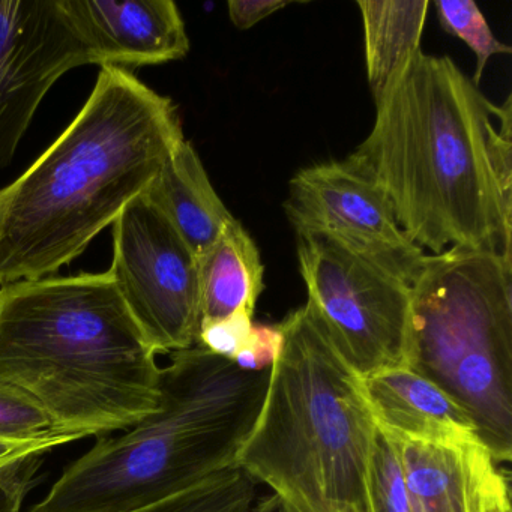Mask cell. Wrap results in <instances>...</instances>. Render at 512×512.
Returning <instances> with one entry per match:
<instances>
[{
	"label": "cell",
	"instance_id": "cell-16",
	"mask_svg": "<svg viewBox=\"0 0 512 512\" xmlns=\"http://www.w3.org/2000/svg\"><path fill=\"white\" fill-rule=\"evenodd\" d=\"M364 20L367 76L374 103L421 50L428 0H358Z\"/></svg>",
	"mask_w": 512,
	"mask_h": 512
},
{
	"label": "cell",
	"instance_id": "cell-17",
	"mask_svg": "<svg viewBox=\"0 0 512 512\" xmlns=\"http://www.w3.org/2000/svg\"><path fill=\"white\" fill-rule=\"evenodd\" d=\"M254 481L230 467L175 496L124 512H251Z\"/></svg>",
	"mask_w": 512,
	"mask_h": 512
},
{
	"label": "cell",
	"instance_id": "cell-21",
	"mask_svg": "<svg viewBox=\"0 0 512 512\" xmlns=\"http://www.w3.org/2000/svg\"><path fill=\"white\" fill-rule=\"evenodd\" d=\"M253 325V313L242 308L224 319L202 322L197 343L214 355L232 361L244 346Z\"/></svg>",
	"mask_w": 512,
	"mask_h": 512
},
{
	"label": "cell",
	"instance_id": "cell-20",
	"mask_svg": "<svg viewBox=\"0 0 512 512\" xmlns=\"http://www.w3.org/2000/svg\"><path fill=\"white\" fill-rule=\"evenodd\" d=\"M55 431L52 419L31 397L0 385V439H35Z\"/></svg>",
	"mask_w": 512,
	"mask_h": 512
},
{
	"label": "cell",
	"instance_id": "cell-18",
	"mask_svg": "<svg viewBox=\"0 0 512 512\" xmlns=\"http://www.w3.org/2000/svg\"><path fill=\"white\" fill-rule=\"evenodd\" d=\"M434 7L443 31L460 38L475 53L476 70L472 83L478 86L491 56L509 55L511 47L496 40L473 0H436Z\"/></svg>",
	"mask_w": 512,
	"mask_h": 512
},
{
	"label": "cell",
	"instance_id": "cell-4",
	"mask_svg": "<svg viewBox=\"0 0 512 512\" xmlns=\"http://www.w3.org/2000/svg\"><path fill=\"white\" fill-rule=\"evenodd\" d=\"M271 370L248 373L205 347L161 368L160 407L119 437H101L31 512H124L236 467Z\"/></svg>",
	"mask_w": 512,
	"mask_h": 512
},
{
	"label": "cell",
	"instance_id": "cell-2",
	"mask_svg": "<svg viewBox=\"0 0 512 512\" xmlns=\"http://www.w3.org/2000/svg\"><path fill=\"white\" fill-rule=\"evenodd\" d=\"M178 109L104 67L70 127L0 190V286L52 277L151 187L184 142Z\"/></svg>",
	"mask_w": 512,
	"mask_h": 512
},
{
	"label": "cell",
	"instance_id": "cell-1",
	"mask_svg": "<svg viewBox=\"0 0 512 512\" xmlns=\"http://www.w3.org/2000/svg\"><path fill=\"white\" fill-rule=\"evenodd\" d=\"M347 164L388 199L421 250L512 259V107L488 101L448 56L418 50L376 103Z\"/></svg>",
	"mask_w": 512,
	"mask_h": 512
},
{
	"label": "cell",
	"instance_id": "cell-6",
	"mask_svg": "<svg viewBox=\"0 0 512 512\" xmlns=\"http://www.w3.org/2000/svg\"><path fill=\"white\" fill-rule=\"evenodd\" d=\"M407 368L472 419L493 460L512 458V259L448 248L410 283Z\"/></svg>",
	"mask_w": 512,
	"mask_h": 512
},
{
	"label": "cell",
	"instance_id": "cell-23",
	"mask_svg": "<svg viewBox=\"0 0 512 512\" xmlns=\"http://www.w3.org/2000/svg\"><path fill=\"white\" fill-rule=\"evenodd\" d=\"M76 440H80V437L73 436V434L59 433V431L46 434V436L35 437V439H0V472L17 466L23 461L31 460V458L41 457V455L53 451L58 446L67 445V443L76 442Z\"/></svg>",
	"mask_w": 512,
	"mask_h": 512
},
{
	"label": "cell",
	"instance_id": "cell-10",
	"mask_svg": "<svg viewBox=\"0 0 512 512\" xmlns=\"http://www.w3.org/2000/svg\"><path fill=\"white\" fill-rule=\"evenodd\" d=\"M82 65L91 58L59 0H0V169L53 85Z\"/></svg>",
	"mask_w": 512,
	"mask_h": 512
},
{
	"label": "cell",
	"instance_id": "cell-22",
	"mask_svg": "<svg viewBox=\"0 0 512 512\" xmlns=\"http://www.w3.org/2000/svg\"><path fill=\"white\" fill-rule=\"evenodd\" d=\"M283 343L284 335L280 325H253L244 346L232 362L248 373L271 370L280 356Z\"/></svg>",
	"mask_w": 512,
	"mask_h": 512
},
{
	"label": "cell",
	"instance_id": "cell-8",
	"mask_svg": "<svg viewBox=\"0 0 512 512\" xmlns=\"http://www.w3.org/2000/svg\"><path fill=\"white\" fill-rule=\"evenodd\" d=\"M109 274L157 355L196 346L202 323L199 259L146 194L113 223Z\"/></svg>",
	"mask_w": 512,
	"mask_h": 512
},
{
	"label": "cell",
	"instance_id": "cell-12",
	"mask_svg": "<svg viewBox=\"0 0 512 512\" xmlns=\"http://www.w3.org/2000/svg\"><path fill=\"white\" fill-rule=\"evenodd\" d=\"M91 64L146 67L184 59L190 40L172 0H59Z\"/></svg>",
	"mask_w": 512,
	"mask_h": 512
},
{
	"label": "cell",
	"instance_id": "cell-19",
	"mask_svg": "<svg viewBox=\"0 0 512 512\" xmlns=\"http://www.w3.org/2000/svg\"><path fill=\"white\" fill-rule=\"evenodd\" d=\"M368 497L371 512H413L397 451L377 422L368 464Z\"/></svg>",
	"mask_w": 512,
	"mask_h": 512
},
{
	"label": "cell",
	"instance_id": "cell-25",
	"mask_svg": "<svg viewBox=\"0 0 512 512\" xmlns=\"http://www.w3.org/2000/svg\"><path fill=\"white\" fill-rule=\"evenodd\" d=\"M293 2L286 0H230L229 16L236 28L245 31L272 16L277 11L289 7Z\"/></svg>",
	"mask_w": 512,
	"mask_h": 512
},
{
	"label": "cell",
	"instance_id": "cell-14",
	"mask_svg": "<svg viewBox=\"0 0 512 512\" xmlns=\"http://www.w3.org/2000/svg\"><path fill=\"white\" fill-rule=\"evenodd\" d=\"M145 194L197 259L235 218L215 193L202 160L187 140L170 155Z\"/></svg>",
	"mask_w": 512,
	"mask_h": 512
},
{
	"label": "cell",
	"instance_id": "cell-15",
	"mask_svg": "<svg viewBox=\"0 0 512 512\" xmlns=\"http://www.w3.org/2000/svg\"><path fill=\"white\" fill-rule=\"evenodd\" d=\"M263 274L256 242L233 218L217 242L199 257L202 322L224 319L242 308L254 313L265 289Z\"/></svg>",
	"mask_w": 512,
	"mask_h": 512
},
{
	"label": "cell",
	"instance_id": "cell-3",
	"mask_svg": "<svg viewBox=\"0 0 512 512\" xmlns=\"http://www.w3.org/2000/svg\"><path fill=\"white\" fill-rule=\"evenodd\" d=\"M160 374L109 271L0 287V385L31 397L59 433L128 430L160 407Z\"/></svg>",
	"mask_w": 512,
	"mask_h": 512
},
{
	"label": "cell",
	"instance_id": "cell-24",
	"mask_svg": "<svg viewBox=\"0 0 512 512\" xmlns=\"http://www.w3.org/2000/svg\"><path fill=\"white\" fill-rule=\"evenodd\" d=\"M40 463V457L31 458L0 472V512H23Z\"/></svg>",
	"mask_w": 512,
	"mask_h": 512
},
{
	"label": "cell",
	"instance_id": "cell-13",
	"mask_svg": "<svg viewBox=\"0 0 512 512\" xmlns=\"http://www.w3.org/2000/svg\"><path fill=\"white\" fill-rule=\"evenodd\" d=\"M362 385L374 419L389 433L425 442L479 440L467 413L439 386L410 368L376 371L362 377Z\"/></svg>",
	"mask_w": 512,
	"mask_h": 512
},
{
	"label": "cell",
	"instance_id": "cell-9",
	"mask_svg": "<svg viewBox=\"0 0 512 512\" xmlns=\"http://www.w3.org/2000/svg\"><path fill=\"white\" fill-rule=\"evenodd\" d=\"M284 211L296 235L329 236L406 283L421 268L424 250L398 226L383 191L346 161L314 164L296 173Z\"/></svg>",
	"mask_w": 512,
	"mask_h": 512
},
{
	"label": "cell",
	"instance_id": "cell-5",
	"mask_svg": "<svg viewBox=\"0 0 512 512\" xmlns=\"http://www.w3.org/2000/svg\"><path fill=\"white\" fill-rule=\"evenodd\" d=\"M280 328L283 349L235 466L268 485L283 512H371L376 419L362 377L307 304Z\"/></svg>",
	"mask_w": 512,
	"mask_h": 512
},
{
	"label": "cell",
	"instance_id": "cell-7",
	"mask_svg": "<svg viewBox=\"0 0 512 512\" xmlns=\"http://www.w3.org/2000/svg\"><path fill=\"white\" fill-rule=\"evenodd\" d=\"M298 259L307 305L350 367L361 377L407 368L410 284L319 233L298 235Z\"/></svg>",
	"mask_w": 512,
	"mask_h": 512
},
{
	"label": "cell",
	"instance_id": "cell-11",
	"mask_svg": "<svg viewBox=\"0 0 512 512\" xmlns=\"http://www.w3.org/2000/svg\"><path fill=\"white\" fill-rule=\"evenodd\" d=\"M385 433L397 451L413 512H512L508 473L479 440L425 442Z\"/></svg>",
	"mask_w": 512,
	"mask_h": 512
}]
</instances>
